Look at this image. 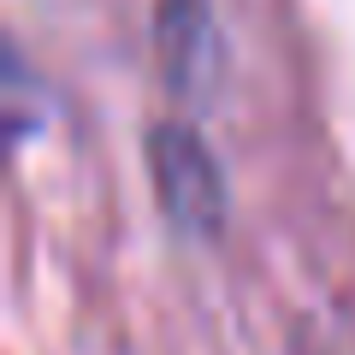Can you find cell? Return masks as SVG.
Wrapping results in <instances>:
<instances>
[{
	"mask_svg": "<svg viewBox=\"0 0 355 355\" xmlns=\"http://www.w3.org/2000/svg\"><path fill=\"white\" fill-rule=\"evenodd\" d=\"M154 184H160V207L184 231H214L219 214H225L219 172L190 130H172V125L154 130Z\"/></svg>",
	"mask_w": 355,
	"mask_h": 355,
	"instance_id": "6da1fadb",
	"label": "cell"
}]
</instances>
